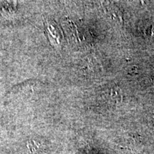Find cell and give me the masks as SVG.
<instances>
[{"mask_svg":"<svg viewBox=\"0 0 154 154\" xmlns=\"http://www.w3.org/2000/svg\"><path fill=\"white\" fill-rule=\"evenodd\" d=\"M47 24V34L51 44L54 46H59L61 44V40L62 38V32L61 29L57 24V23L51 22V21L46 20Z\"/></svg>","mask_w":154,"mask_h":154,"instance_id":"1","label":"cell"}]
</instances>
